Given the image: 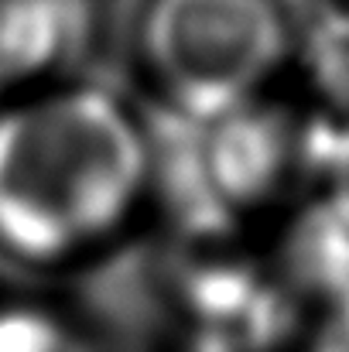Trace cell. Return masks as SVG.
Returning a JSON list of instances; mask_svg holds the SVG:
<instances>
[{"instance_id":"cell-2","label":"cell","mask_w":349,"mask_h":352,"mask_svg":"<svg viewBox=\"0 0 349 352\" xmlns=\"http://www.w3.org/2000/svg\"><path fill=\"white\" fill-rule=\"evenodd\" d=\"M137 48L165 103L209 126L264 93L291 28L277 0H147Z\"/></svg>"},{"instance_id":"cell-3","label":"cell","mask_w":349,"mask_h":352,"mask_svg":"<svg viewBox=\"0 0 349 352\" xmlns=\"http://www.w3.org/2000/svg\"><path fill=\"white\" fill-rule=\"evenodd\" d=\"M302 117L264 96L213 120L199 144L206 185L223 212L274 206L302 178L312 157Z\"/></svg>"},{"instance_id":"cell-7","label":"cell","mask_w":349,"mask_h":352,"mask_svg":"<svg viewBox=\"0 0 349 352\" xmlns=\"http://www.w3.org/2000/svg\"><path fill=\"white\" fill-rule=\"evenodd\" d=\"M346 216H349V206H346Z\"/></svg>"},{"instance_id":"cell-6","label":"cell","mask_w":349,"mask_h":352,"mask_svg":"<svg viewBox=\"0 0 349 352\" xmlns=\"http://www.w3.org/2000/svg\"><path fill=\"white\" fill-rule=\"evenodd\" d=\"M0 352H72L69 329L45 308H0Z\"/></svg>"},{"instance_id":"cell-4","label":"cell","mask_w":349,"mask_h":352,"mask_svg":"<svg viewBox=\"0 0 349 352\" xmlns=\"http://www.w3.org/2000/svg\"><path fill=\"white\" fill-rule=\"evenodd\" d=\"M83 0H0V93L45 79L83 38Z\"/></svg>"},{"instance_id":"cell-5","label":"cell","mask_w":349,"mask_h":352,"mask_svg":"<svg viewBox=\"0 0 349 352\" xmlns=\"http://www.w3.org/2000/svg\"><path fill=\"white\" fill-rule=\"evenodd\" d=\"M308 69L319 89L349 110V14L329 17L308 41Z\"/></svg>"},{"instance_id":"cell-1","label":"cell","mask_w":349,"mask_h":352,"mask_svg":"<svg viewBox=\"0 0 349 352\" xmlns=\"http://www.w3.org/2000/svg\"><path fill=\"white\" fill-rule=\"evenodd\" d=\"M147 182L140 123L100 89L69 86L0 113V246L28 263L110 239Z\"/></svg>"}]
</instances>
